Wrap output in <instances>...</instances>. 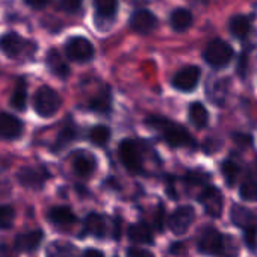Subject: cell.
I'll return each instance as SVG.
<instances>
[{"instance_id":"obj_1","label":"cell","mask_w":257,"mask_h":257,"mask_svg":"<svg viewBox=\"0 0 257 257\" xmlns=\"http://www.w3.org/2000/svg\"><path fill=\"white\" fill-rule=\"evenodd\" d=\"M147 125L152 127L153 131L159 132L165 143L174 149L177 147H185V146H192L194 141L189 135V132L185 127L176 124L174 121H170L162 116H149L146 119Z\"/></svg>"},{"instance_id":"obj_2","label":"cell","mask_w":257,"mask_h":257,"mask_svg":"<svg viewBox=\"0 0 257 257\" xmlns=\"http://www.w3.org/2000/svg\"><path fill=\"white\" fill-rule=\"evenodd\" d=\"M62 104L61 95L52 89L50 86H41L34 98V107L35 112L43 116V118H50L53 116Z\"/></svg>"},{"instance_id":"obj_3","label":"cell","mask_w":257,"mask_h":257,"mask_svg":"<svg viewBox=\"0 0 257 257\" xmlns=\"http://www.w3.org/2000/svg\"><path fill=\"white\" fill-rule=\"evenodd\" d=\"M204 61L213 68H222L228 65L233 58V49L222 40H213L207 44L204 50Z\"/></svg>"},{"instance_id":"obj_4","label":"cell","mask_w":257,"mask_h":257,"mask_svg":"<svg viewBox=\"0 0 257 257\" xmlns=\"http://www.w3.org/2000/svg\"><path fill=\"white\" fill-rule=\"evenodd\" d=\"M118 156H119V161L122 162V165L127 168V171L135 173V174L143 171V156H141V150L135 141L124 140L122 143H119Z\"/></svg>"},{"instance_id":"obj_5","label":"cell","mask_w":257,"mask_h":257,"mask_svg":"<svg viewBox=\"0 0 257 257\" xmlns=\"http://www.w3.org/2000/svg\"><path fill=\"white\" fill-rule=\"evenodd\" d=\"M65 55L74 62H88L94 56L92 44L83 37L70 38L65 44Z\"/></svg>"},{"instance_id":"obj_6","label":"cell","mask_w":257,"mask_h":257,"mask_svg":"<svg viewBox=\"0 0 257 257\" xmlns=\"http://www.w3.org/2000/svg\"><path fill=\"white\" fill-rule=\"evenodd\" d=\"M198 80H200V68L195 67V65H188V67L179 70L174 74L171 83L179 91L191 92V91H194L197 88Z\"/></svg>"},{"instance_id":"obj_7","label":"cell","mask_w":257,"mask_h":257,"mask_svg":"<svg viewBox=\"0 0 257 257\" xmlns=\"http://www.w3.org/2000/svg\"><path fill=\"white\" fill-rule=\"evenodd\" d=\"M194 219H195L194 207L192 206H182L173 212V215L170 216L168 225L174 234H183L188 231V228L191 227Z\"/></svg>"},{"instance_id":"obj_8","label":"cell","mask_w":257,"mask_h":257,"mask_svg":"<svg viewBox=\"0 0 257 257\" xmlns=\"http://www.w3.org/2000/svg\"><path fill=\"white\" fill-rule=\"evenodd\" d=\"M222 248V236L215 227H204L198 236V249L206 255H215Z\"/></svg>"},{"instance_id":"obj_9","label":"cell","mask_w":257,"mask_h":257,"mask_svg":"<svg viewBox=\"0 0 257 257\" xmlns=\"http://www.w3.org/2000/svg\"><path fill=\"white\" fill-rule=\"evenodd\" d=\"M198 200L203 204L207 215H210L213 218L221 216V213H222V195L216 188H212V186L206 188L200 194Z\"/></svg>"},{"instance_id":"obj_10","label":"cell","mask_w":257,"mask_h":257,"mask_svg":"<svg viewBox=\"0 0 257 257\" xmlns=\"http://www.w3.org/2000/svg\"><path fill=\"white\" fill-rule=\"evenodd\" d=\"M71 165H73V171L79 177H89L97 168V161L94 155L80 150L71 156Z\"/></svg>"},{"instance_id":"obj_11","label":"cell","mask_w":257,"mask_h":257,"mask_svg":"<svg viewBox=\"0 0 257 257\" xmlns=\"http://www.w3.org/2000/svg\"><path fill=\"white\" fill-rule=\"evenodd\" d=\"M158 26V19L155 14H152L147 10H140L131 17V28L137 34L147 35L152 31H155Z\"/></svg>"},{"instance_id":"obj_12","label":"cell","mask_w":257,"mask_h":257,"mask_svg":"<svg viewBox=\"0 0 257 257\" xmlns=\"http://www.w3.org/2000/svg\"><path fill=\"white\" fill-rule=\"evenodd\" d=\"M28 47H29V43L14 32L7 34L0 38V50L5 55H8L10 58H19L28 50Z\"/></svg>"},{"instance_id":"obj_13","label":"cell","mask_w":257,"mask_h":257,"mask_svg":"<svg viewBox=\"0 0 257 257\" xmlns=\"http://www.w3.org/2000/svg\"><path fill=\"white\" fill-rule=\"evenodd\" d=\"M23 134V122L10 113H0V138L17 140Z\"/></svg>"},{"instance_id":"obj_14","label":"cell","mask_w":257,"mask_h":257,"mask_svg":"<svg viewBox=\"0 0 257 257\" xmlns=\"http://www.w3.org/2000/svg\"><path fill=\"white\" fill-rule=\"evenodd\" d=\"M44 239V233L41 230H32L28 233H22L16 237L14 246L20 252H34L40 248Z\"/></svg>"},{"instance_id":"obj_15","label":"cell","mask_w":257,"mask_h":257,"mask_svg":"<svg viewBox=\"0 0 257 257\" xmlns=\"http://www.w3.org/2000/svg\"><path fill=\"white\" fill-rule=\"evenodd\" d=\"M17 179L23 186L31 188V189H38L44 185V182L47 179V173L37 167H29V168H23L19 173Z\"/></svg>"},{"instance_id":"obj_16","label":"cell","mask_w":257,"mask_h":257,"mask_svg":"<svg viewBox=\"0 0 257 257\" xmlns=\"http://www.w3.org/2000/svg\"><path fill=\"white\" fill-rule=\"evenodd\" d=\"M47 216H49V221L58 227H70V225L76 224V221H77L76 215L65 206L52 207Z\"/></svg>"},{"instance_id":"obj_17","label":"cell","mask_w":257,"mask_h":257,"mask_svg":"<svg viewBox=\"0 0 257 257\" xmlns=\"http://www.w3.org/2000/svg\"><path fill=\"white\" fill-rule=\"evenodd\" d=\"M46 62H47L49 70H50L56 77H59V79H67V77H68L70 68H68L67 62L62 59L61 53H59L56 49H52V50L47 53Z\"/></svg>"},{"instance_id":"obj_18","label":"cell","mask_w":257,"mask_h":257,"mask_svg":"<svg viewBox=\"0 0 257 257\" xmlns=\"http://www.w3.org/2000/svg\"><path fill=\"white\" fill-rule=\"evenodd\" d=\"M127 236H128V239H131L134 243H149V245H152L153 240H155L150 227L147 224H143V222L128 227Z\"/></svg>"},{"instance_id":"obj_19","label":"cell","mask_w":257,"mask_h":257,"mask_svg":"<svg viewBox=\"0 0 257 257\" xmlns=\"http://www.w3.org/2000/svg\"><path fill=\"white\" fill-rule=\"evenodd\" d=\"M85 230L88 234L94 237H104L106 236V221L98 213H89L85 218Z\"/></svg>"},{"instance_id":"obj_20","label":"cell","mask_w":257,"mask_h":257,"mask_svg":"<svg viewBox=\"0 0 257 257\" xmlns=\"http://www.w3.org/2000/svg\"><path fill=\"white\" fill-rule=\"evenodd\" d=\"M170 23H171V28L177 32H183L186 29H189L192 26V14L188 11V10H183V8H179L176 10L171 17H170Z\"/></svg>"},{"instance_id":"obj_21","label":"cell","mask_w":257,"mask_h":257,"mask_svg":"<svg viewBox=\"0 0 257 257\" xmlns=\"http://www.w3.org/2000/svg\"><path fill=\"white\" fill-rule=\"evenodd\" d=\"M230 216H231V221H233V224H234V225H237V227H243V228L251 227L252 221L255 219L254 213H252L249 209L243 207V206H233V207H231V213H230Z\"/></svg>"},{"instance_id":"obj_22","label":"cell","mask_w":257,"mask_h":257,"mask_svg":"<svg viewBox=\"0 0 257 257\" xmlns=\"http://www.w3.org/2000/svg\"><path fill=\"white\" fill-rule=\"evenodd\" d=\"M94 8L97 20H109L116 14L118 2L116 0H94Z\"/></svg>"},{"instance_id":"obj_23","label":"cell","mask_w":257,"mask_h":257,"mask_svg":"<svg viewBox=\"0 0 257 257\" xmlns=\"http://www.w3.org/2000/svg\"><path fill=\"white\" fill-rule=\"evenodd\" d=\"M47 257H77V249L62 240H55L47 246Z\"/></svg>"},{"instance_id":"obj_24","label":"cell","mask_w":257,"mask_h":257,"mask_svg":"<svg viewBox=\"0 0 257 257\" xmlns=\"http://www.w3.org/2000/svg\"><path fill=\"white\" fill-rule=\"evenodd\" d=\"M228 29H230V34L234 37V38H239V40H243L248 34H249V29H251V23L246 17L243 16H234L230 23H228Z\"/></svg>"},{"instance_id":"obj_25","label":"cell","mask_w":257,"mask_h":257,"mask_svg":"<svg viewBox=\"0 0 257 257\" xmlns=\"http://www.w3.org/2000/svg\"><path fill=\"white\" fill-rule=\"evenodd\" d=\"M189 119L197 128H204L209 121V113L201 103H192L189 106Z\"/></svg>"},{"instance_id":"obj_26","label":"cell","mask_w":257,"mask_h":257,"mask_svg":"<svg viewBox=\"0 0 257 257\" xmlns=\"http://www.w3.org/2000/svg\"><path fill=\"white\" fill-rule=\"evenodd\" d=\"M110 104H112V98H110L109 91H103V92H100L97 97H94V98L89 101V109H91L92 112L106 115V113H109V110H110Z\"/></svg>"},{"instance_id":"obj_27","label":"cell","mask_w":257,"mask_h":257,"mask_svg":"<svg viewBox=\"0 0 257 257\" xmlns=\"http://www.w3.org/2000/svg\"><path fill=\"white\" fill-rule=\"evenodd\" d=\"M26 104H28V89H26L25 82L20 80L16 91H14V94H13V97H11V106L16 110H25Z\"/></svg>"},{"instance_id":"obj_28","label":"cell","mask_w":257,"mask_h":257,"mask_svg":"<svg viewBox=\"0 0 257 257\" xmlns=\"http://www.w3.org/2000/svg\"><path fill=\"white\" fill-rule=\"evenodd\" d=\"M109 138H110V131L106 125H95L91 128V132H89V141L98 147L106 146Z\"/></svg>"},{"instance_id":"obj_29","label":"cell","mask_w":257,"mask_h":257,"mask_svg":"<svg viewBox=\"0 0 257 257\" xmlns=\"http://www.w3.org/2000/svg\"><path fill=\"white\" fill-rule=\"evenodd\" d=\"M76 138H77L76 128L71 127V125L65 127L64 131L58 135V138H56V141H55V146H53V150L58 152V150H61V149H65V147L70 146Z\"/></svg>"},{"instance_id":"obj_30","label":"cell","mask_w":257,"mask_h":257,"mask_svg":"<svg viewBox=\"0 0 257 257\" xmlns=\"http://www.w3.org/2000/svg\"><path fill=\"white\" fill-rule=\"evenodd\" d=\"M16 219V210L14 207L8 204L0 206V230H8L13 227Z\"/></svg>"},{"instance_id":"obj_31","label":"cell","mask_w":257,"mask_h":257,"mask_svg":"<svg viewBox=\"0 0 257 257\" xmlns=\"http://www.w3.org/2000/svg\"><path fill=\"white\" fill-rule=\"evenodd\" d=\"M221 171H222V177H224L225 183L231 188V186L234 185L237 176H239V168H237V165H234L231 161H225V162L222 164V167H221Z\"/></svg>"},{"instance_id":"obj_32","label":"cell","mask_w":257,"mask_h":257,"mask_svg":"<svg viewBox=\"0 0 257 257\" xmlns=\"http://www.w3.org/2000/svg\"><path fill=\"white\" fill-rule=\"evenodd\" d=\"M240 197L245 201H257V182L246 180L240 185Z\"/></svg>"},{"instance_id":"obj_33","label":"cell","mask_w":257,"mask_h":257,"mask_svg":"<svg viewBox=\"0 0 257 257\" xmlns=\"http://www.w3.org/2000/svg\"><path fill=\"white\" fill-rule=\"evenodd\" d=\"M59 2H61V8L70 14L77 13L82 5V0H59Z\"/></svg>"},{"instance_id":"obj_34","label":"cell","mask_w":257,"mask_h":257,"mask_svg":"<svg viewBox=\"0 0 257 257\" xmlns=\"http://www.w3.org/2000/svg\"><path fill=\"white\" fill-rule=\"evenodd\" d=\"M255 234H257V231H255V228L251 225V227H248V228H245V234H243V239H245V243L248 245V248H255Z\"/></svg>"},{"instance_id":"obj_35","label":"cell","mask_w":257,"mask_h":257,"mask_svg":"<svg viewBox=\"0 0 257 257\" xmlns=\"http://www.w3.org/2000/svg\"><path fill=\"white\" fill-rule=\"evenodd\" d=\"M127 257H155V255L149 249L138 248V246H132V248L127 249Z\"/></svg>"},{"instance_id":"obj_36","label":"cell","mask_w":257,"mask_h":257,"mask_svg":"<svg viewBox=\"0 0 257 257\" xmlns=\"http://www.w3.org/2000/svg\"><path fill=\"white\" fill-rule=\"evenodd\" d=\"M25 2H26L29 7L35 8V10H41V8H44L46 5H49L50 0H25Z\"/></svg>"},{"instance_id":"obj_37","label":"cell","mask_w":257,"mask_h":257,"mask_svg":"<svg viewBox=\"0 0 257 257\" xmlns=\"http://www.w3.org/2000/svg\"><path fill=\"white\" fill-rule=\"evenodd\" d=\"M10 192V183L7 179L0 177V197H7V194Z\"/></svg>"},{"instance_id":"obj_38","label":"cell","mask_w":257,"mask_h":257,"mask_svg":"<svg viewBox=\"0 0 257 257\" xmlns=\"http://www.w3.org/2000/svg\"><path fill=\"white\" fill-rule=\"evenodd\" d=\"M164 206L161 204L159 206V213H158V216H156V224H158V227H159V230H162L164 228Z\"/></svg>"},{"instance_id":"obj_39","label":"cell","mask_w":257,"mask_h":257,"mask_svg":"<svg viewBox=\"0 0 257 257\" xmlns=\"http://www.w3.org/2000/svg\"><path fill=\"white\" fill-rule=\"evenodd\" d=\"M83 257H104V255H103V252L98 251V249H86V251L83 252Z\"/></svg>"},{"instance_id":"obj_40","label":"cell","mask_w":257,"mask_h":257,"mask_svg":"<svg viewBox=\"0 0 257 257\" xmlns=\"http://www.w3.org/2000/svg\"><path fill=\"white\" fill-rule=\"evenodd\" d=\"M234 141H239V143L248 144V143H251V137H246V135H237V137H234Z\"/></svg>"}]
</instances>
